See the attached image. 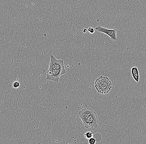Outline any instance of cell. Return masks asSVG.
<instances>
[{
    "label": "cell",
    "mask_w": 146,
    "mask_h": 144,
    "mask_svg": "<svg viewBox=\"0 0 146 144\" xmlns=\"http://www.w3.org/2000/svg\"><path fill=\"white\" fill-rule=\"evenodd\" d=\"M132 75L133 79H134L138 83L139 82V73L136 74Z\"/></svg>",
    "instance_id": "ba28073f"
},
{
    "label": "cell",
    "mask_w": 146,
    "mask_h": 144,
    "mask_svg": "<svg viewBox=\"0 0 146 144\" xmlns=\"http://www.w3.org/2000/svg\"><path fill=\"white\" fill-rule=\"evenodd\" d=\"M94 132H88L84 133V136L87 139H89L91 137H93L94 135Z\"/></svg>",
    "instance_id": "52a82bcc"
},
{
    "label": "cell",
    "mask_w": 146,
    "mask_h": 144,
    "mask_svg": "<svg viewBox=\"0 0 146 144\" xmlns=\"http://www.w3.org/2000/svg\"><path fill=\"white\" fill-rule=\"evenodd\" d=\"M95 86L98 92L106 94L109 92L112 88V83L108 77L102 76L95 82Z\"/></svg>",
    "instance_id": "6da1fadb"
},
{
    "label": "cell",
    "mask_w": 146,
    "mask_h": 144,
    "mask_svg": "<svg viewBox=\"0 0 146 144\" xmlns=\"http://www.w3.org/2000/svg\"><path fill=\"white\" fill-rule=\"evenodd\" d=\"M96 139L95 138L91 137L90 139H88V143L89 144H94L96 143Z\"/></svg>",
    "instance_id": "30bf717a"
},
{
    "label": "cell",
    "mask_w": 146,
    "mask_h": 144,
    "mask_svg": "<svg viewBox=\"0 0 146 144\" xmlns=\"http://www.w3.org/2000/svg\"><path fill=\"white\" fill-rule=\"evenodd\" d=\"M98 117L94 111H93L92 114L89 117L83 122L84 126L86 129L89 128H96L98 126Z\"/></svg>",
    "instance_id": "3957f363"
},
{
    "label": "cell",
    "mask_w": 146,
    "mask_h": 144,
    "mask_svg": "<svg viewBox=\"0 0 146 144\" xmlns=\"http://www.w3.org/2000/svg\"><path fill=\"white\" fill-rule=\"evenodd\" d=\"M50 60L49 63V68L56 70H62L64 69V61L57 60L53 55L51 54L50 56Z\"/></svg>",
    "instance_id": "5b68a950"
},
{
    "label": "cell",
    "mask_w": 146,
    "mask_h": 144,
    "mask_svg": "<svg viewBox=\"0 0 146 144\" xmlns=\"http://www.w3.org/2000/svg\"><path fill=\"white\" fill-rule=\"evenodd\" d=\"M66 73L65 69L56 70L49 68L46 72V79L49 81L58 82L61 76Z\"/></svg>",
    "instance_id": "7a4b0ae2"
},
{
    "label": "cell",
    "mask_w": 146,
    "mask_h": 144,
    "mask_svg": "<svg viewBox=\"0 0 146 144\" xmlns=\"http://www.w3.org/2000/svg\"><path fill=\"white\" fill-rule=\"evenodd\" d=\"M13 86L14 88H18L20 86V84L18 82H15L13 83Z\"/></svg>",
    "instance_id": "7c38bea8"
},
{
    "label": "cell",
    "mask_w": 146,
    "mask_h": 144,
    "mask_svg": "<svg viewBox=\"0 0 146 144\" xmlns=\"http://www.w3.org/2000/svg\"><path fill=\"white\" fill-rule=\"evenodd\" d=\"M139 73V72L137 67L136 66H134V67H132V69H131L132 75L136 74Z\"/></svg>",
    "instance_id": "9c48e42d"
},
{
    "label": "cell",
    "mask_w": 146,
    "mask_h": 144,
    "mask_svg": "<svg viewBox=\"0 0 146 144\" xmlns=\"http://www.w3.org/2000/svg\"><path fill=\"white\" fill-rule=\"evenodd\" d=\"M95 29H94V28H92V27H89L88 28V32L90 33L91 34H93L95 32Z\"/></svg>",
    "instance_id": "8fae6325"
},
{
    "label": "cell",
    "mask_w": 146,
    "mask_h": 144,
    "mask_svg": "<svg viewBox=\"0 0 146 144\" xmlns=\"http://www.w3.org/2000/svg\"><path fill=\"white\" fill-rule=\"evenodd\" d=\"M95 30L98 32L107 35L110 37L112 40L116 41L117 40V31L115 29H108L104 27H102L100 25H98L96 27Z\"/></svg>",
    "instance_id": "277c9868"
},
{
    "label": "cell",
    "mask_w": 146,
    "mask_h": 144,
    "mask_svg": "<svg viewBox=\"0 0 146 144\" xmlns=\"http://www.w3.org/2000/svg\"><path fill=\"white\" fill-rule=\"evenodd\" d=\"M93 110L90 108H84L78 112V115L82 120V122H84L88 117H89L93 112Z\"/></svg>",
    "instance_id": "8992f818"
},
{
    "label": "cell",
    "mask_w": 146,
    "mask_h": 144,
    "mask_svg": "<svg viewBox=\"0 0 146 144\" xmlns=\"http://www.w3.org/2000/svg\"><path fill=\"white\" fill-rule=\"evenodd\" d=\"M88 31V29H86V28H84V29L83 30V33H86Z\"/></svg>",
    "instance_id": "4fadbf2b"
}]
</instances>
